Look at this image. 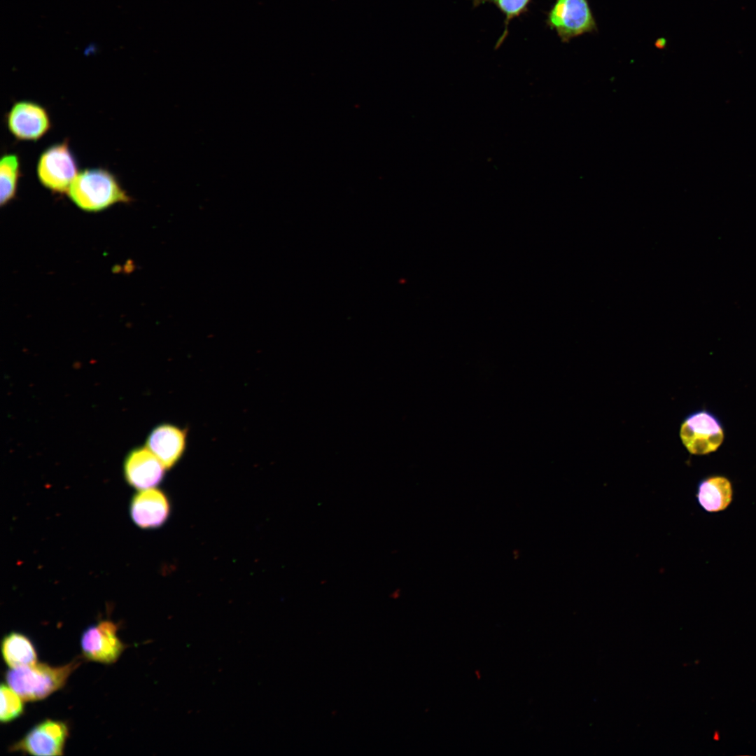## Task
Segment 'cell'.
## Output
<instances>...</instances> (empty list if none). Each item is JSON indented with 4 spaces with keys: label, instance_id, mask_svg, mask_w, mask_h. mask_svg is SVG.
Here are the masks:
<instances>
[{
    "label": "cell",
    "instance_id": "1",
    "mask_svg": "<svg viewBox=\"0 0 756 756\" xmlns=\"http://www.w3.org/2000/svg\"><path fill=\"white\" fill-rule=\"evenodd\" d=\"M67 194L77 206L88 212L100 211L115 204L131 201L116 177L102 168L79 172Z\"/></svg>",
    "mask_w": 756,
    "mask_h": 756
},
{
    "label": "cell",
    "instance_id": "2",
    "mask_svg": "<svg viewBox=\"0 0 756 756\" xmlns=\"http://www.w3.org/2000/svg\"><path fill=\"white\" fill-rule=\"evenodd\" d=\"M78 665V661L57 667L36 662L9 669L6 681L23 701L41 700L62 687Z\"/></svg>",
    "mask_w": 756,
    "mask_h": 756
},
{
    "label": "cell",
    "instance_id": "3",
    "mask_svg": "<svg viewBox=\"0 0 756 756\" xmlns=\"http://www.w3.org/2000/svg\"><path fill=\"white\" fill-rule=\"evenodd\" d=\"M545 23L564 43L597 30L588 0H555Z\"/></svg>",
    "mask_w": 756,
    "mask_h": 756
},
{
    "label": "cell",
    "instance_id": "4",
    "mask_svg": "<svg viewBox=\"0 0 756 756\" xmlns=\"http://www.w3.org/2000/svg\"><path fill=\"white\" fill-rule=\"evenodd\" d=\"M36 173L40 183L48 190L57 193L67 192L78 174L67 140L48 147L41 154Z\"/></svg>",
    "mask_w": 756,
    "mask_h": 756
},
{
    "label": "cell",
    "instance_id": "5",
    "mask_svg": "<svg viewBox=\"0 0 756 756\" xmlns=\"http://www.w3.org/2000/svg\"><path fill=\"white\" fill-rule=\"evenodd\" d=\"M680 440L692 454L704 455L716 451L724 440V432L718 418L702 410L689 414L680 428Z\"/></svg>",
    "mask_w": 756,
    "mask_h": 756
},
{
    "label": "cell",
    "instance_id": "6",
    "mask_svg": "<svg viewBox=\"0 0 756 756\" xmlns=\"http://www.w3.org/2000/svg\"><path fill=\"white\" fill-rule=\"evenodd\" d=\"M68 734L64 722L46 720L31 729L10 750L38 756L62 755Z\"/></svg>",
    "mask_w": 756,
    "mask_h": 756
},
{
    "label": "cell",
    "instance_id": "7",
    "mask_svg": "<svg viewBox=\"0 0 756 756\" xmlns=\"http://www.w3.org/2000/svg\"><path fill=\"white\" fill-rule=\"evenodd\" d=\"M117 631L118 626L107 620L89 626L80 639L83 656L90 661L103 664L116 662L125 649Z\"/></svg>",
    "mask_w": 756,
    "mask_h": 756
},
{
    "label": "cell",
    "instance_id": "8",
    "mask_svg": "<svg viewBox=\"0 0 756 756\" xmlns=\"http://www.w3.org/2000/svg\"><path fill=\"white\" fill-rule=\"evenodd\" d=\"M46 109L31 101L15 102L6 114V125L19 140L37 141L50 128Z\"/></svg>",
    "mask_w": 756,
    "mask_h": 756
},
{
    "label": "cell",
    "instance_id": "9",
    "mask_svg": "<svg viewBox=\"0 0 756 756\" xmlns=\"http://www.w3.org/2000/svg\"><path fill=\"white\" fill-rule=\"evenodd\" d=\"M165 469L162 463L146 447L132 451L124 465L127 481L140 491L156 486L162 481Z\"/></svg>",
    "mask_w": 756,
    "mask_h": 756
},
{
    "label": "cell",
    "instance_id": "10",
    "mask_svg": "<svg viewBox=\"0 0 756 756\" xmlns=\"http://www.w3.org/2000/svg\"><path fill=\"white\" fill-rule=\"evenodd\" d=\"M169 510L165 494L154 488L141 490L134 496L130 505L132 520L143 528L162 526L167 519Z\"/></svg>",
    "mask_w": 756,
    "mask_h": 756
},
{
    "label": "cell",
    "instance_id": "11",
    "mask_svg": "<svg viewBox=\"0 0 756 756\" xmlns=\"http://www.w3.org/2000/svg\"><path fill=\"white\" fill-rule=\"evenodd\" d=\"M186 443L185 430L171 424L155 428L146 440L150 450L167 468L174 466L182 456Z\"/></svg>",
    "mask_w": 756,
    "mask_h": 756
},
{
    "label": "cell",
    "instance_id": "12",
    "mask_svg": "<svg viewBox=\"0 0 756 756\" xmlns=\"http://www.w3.org/2000/svg\"><path fill=\"white\" fill-rule=\"evenodd\" d=\"M731 481L722 475H713L701 480L696 497L700 506L708 512L726 510L733 500Z\"/></svg>",
    "mask_w": 756,
    "mask_h": 756
},
{
    "label": "cell",
    "instance_id": "13",
    "mask_svg": "<svg viewBox=\"0 0 756 756\" xmlns=\"http://www.w3.org/2000/svg\"><path fill=\"white\" fill-rule=\"evenodd\" d=\"M1 652L10 668L36 663L37 654L33 644L27 637L18 632H10L4 637Z\"/></svg>",
    "mask_w": 756,
    "mask_h": 756
},
{
    "label": "cell",
    "instance_id": "14",
    "mask_svg": "<svg viewBox=\"0 0 756 756\" xmlns=\"http://www.w3.org/2000/svg\"><path fill=\"white\" fill-rule=\"evenodd\" d=\"M20 176V161L17 155L5 154L0 161V203L7 204L15 196Z\"/></svg>",
    "mask_w": 756,
    "mask_h": 756
},
{
    "label": "cell",
    "instance_id": "15",
    "mask_svg": "<svg viewBox=\"0 0 756 756\" xmlns=\"http://www.w3.org/2000/svg\"><path fill=\"white\" fill-rule=\"evenodd\" d=\"M474 7L486 3L492 4L504 16V30L498 39L495 49L498 48L508 34V26L510 22L526 14L533 0H471Z\"/></svg>",
    "mask_w": 756,
    "mask_h": 756
},
{
    "label": "cell",
    "instance_id": "16",
    "mask_svg": "<svg viewBox=\"0 0 756 756\" xmlns=\"http://www.w3.org/2000/svg\"><path fill=\"white\" fill-rule=\"evenodd\" d=\"M0 696V720L1 722H9L21 715L23 712L22 699L7 684H1Z\"/></svg>",
    "mask_w": 756,
    "mask_h": 756
},
{
    "label": "cell",
    "instance_id": "17",
    "mask_svg": "<svg viewBox=\"0 0 756 756\" xmlns=\"http://www.w3.org/2000/svg\"><path fill=\"white\" fill-rule=\"evenodd\" d=\"M713 738H714V740H719L720 734H719L718 732H715L714 736H713Z\"/></svg>",
    "mask_w": 756,
    "mask_h": 756
}]
</instances>
